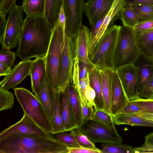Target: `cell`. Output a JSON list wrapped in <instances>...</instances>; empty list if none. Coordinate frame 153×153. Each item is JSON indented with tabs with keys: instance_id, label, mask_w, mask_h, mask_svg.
Segmentation results:
<instances>
[{
	"instance_id": "1",
	"label": "cell",
	"mask_w": 153,
	"mask_h": 153,
	"mask_svg": "<svg viewBox=\"0 0 153 153\" xmlns=\"http://www.w3.org/2000/svg\"><path fill=\"white\" fill-rule=\"evenodd\" d=\"M52 35L51 30L44 16H26L16 56L22 60L44 57L47 52Z\"/></svg>"
},
{
	"instance_id": "2",
	"label": "cell",
	"mask_w": 153,
	"mask_h": 153,
	"mask_svg": "<svg viewBox=\"0 0 153 153\" xmlns=\"http://www.w3.org/2000/svg\"><path fill=\"white\" fill-rule=\"evenodd\" d=\"M68 149L52 135L17 134L0 140V153H68Z\"/></svg>"
},
{
	"instance_id": "3",
	"label": "cell",
	"mask_w": 153,
	"mask_h": 153,
	"mask_svg": "<svg viewBox=\"0 0 153 153\" xmlns=\"http://www.w3.org/2000/svg\"><path fill=\"white\" fill-rule=\"evenodd\" d=\"M66 20L61 13L58 22L52 31L47 52L44 57L46 74L51 89L54 94L59 92L63 52L65 44Z\"/></svg>"
},
{
	"instance_id": "4",
	"label": "cell",
	"mask_w": 153,
	"mask_h": 153,
	"mask_svg": "<svg viewBox=\"0 0 153 153\" xmlns=\"http://www.w3.org/2000/svg\"><path fill=\"white\" fill-rule=\"evenodd\" d=\"M121 27L115 25L108 28L89 55L91 62L97 68L114 70L115 51Z\"/></svg>"
},
{
	"instance_id": "5",
	"label": "cell",
	"mask_w": 153,
	"mask_h": 153,
	"mask_svg": "<svg viewBox=\"0 0 153 153\" xmlns=\"http://www.w3.org/2000/svg\"><path fill=\"white\" fill-rule=\"evenodd\" d=\"M13 89L24 112L43 130L51 134V124L41 101L35 95L26 88L16 87Z\"/></svg>"
},
{
	"instance_id": "6",
	"label": "cell",
	"mask_w": 153,
	"mask_h": 153,
	"mask_svg": "<svg viewBox=\"0 0 153 153\" xmlns=\"http://www.w3.org/2000/svg\"><path fill=\"white\" fill-rule=\"evenodd\" d=\"M140 54L134 29L123 25L119 31L115 51L114 70L133 64Z\"/></svg>"
},
{
	"instance_id": "7",
	"label": "cell",
	"mask_w": 153,
	"mask_h": 153,
	"mask_svg": "<svg viewBox=\"0 0 153 153\" xmlns=\"http://www.w3.org/2000/svg\"><path fill=\"white\" fill-rule=\"evenodd\" d=\"M78 128L94 143L122 144L123 139L117 131H113L92 119L83 121Z\"/></svg>"
},
{
	"instance_id": "8",
	"label": "cell",
	"mask_w": 153,
	"mask_h": 153,
	"mask_svg": "<svg viewBox=\"0 0 153 153\" xmlns=\"http://www.w3.org/2000/svg\"><path fill=\"white\" fill-rule=\"evenodd\" d=\"M23 11L22 6L16 5L9 12L2 47L10 50L16 47L24 22Z\"/></svg>"
},
{
	"instance_id": "9",
	"label": "cell",
	"mask_w": 153,
	"mask_h": 153,
	"mask_svg": "<svg viewBox=\"0 0 153 153\" xmlns=\"http://www.w3.org/2000/svg\"><path fill=\"white\" fill-rule=\"evenodd\" d=\"M76 40L65 33L59 85V93H62L64 91L70 80L73 79L76 56Z\"/></svg>"
},
{
	"instance_id": "10",
	"label": "cell",
	"mask_w": 153,
	"mask_h": 153,
	"mask_svg": "<svg viewBox=\"0 0 153 153\" xmlns=\"http://www.w3.org/2000/svg\"><path fill=\"white\" fill-rule=\"evenodd\" d=\"M85 4L84 0H63L62 6L66 20L65 32L75 40L82 24Z\"/></svg>"
},
{
	"instance_id": "11",
	"label": "cell",
	"mask_w": 153,
	"mask_h": 153,
	"mask_svg": "<svg viewBox=\"0 0 153 153\" xmlns=\"http://www.w3.org/2000/svg\"><path fill=\"white\" fill-rule=\"evenodd\" d=\"M116 70L128 100L139 98L137 68L131 64L120 67Z\"/></svg>"
},
{
	"instance_id": "12",
	"label": "cell",
	"mask_w": 153,
	"mask_h": 153,
	"mask_svg": "<svg viewBox=\"0 0 153 153\" xmlns=\"http://www.w3.org/2000/svg\"><path fill=\"white\" fill-rule=\"evenodd\" d=\"M48 136L51 135L39 127L25 113L15 124L5 129L0 133V140L15 134Z\"/></svg>"
},
{
	"instance_id": "13",
	"label": "cell",
	"mask_w": 153,
	"mask_h": 153,
	"mask_svg": "<svg viewBox=\"0 0 153 153\" xmlns=\"http://www.w3.org/2000/svg\"><path fill=\"white\" fill-rule=\"evenodd\" d=\"M33 60H22L11 69L0 82V88L8 90L13 88L20 84L27 76L29 75Z\"/></svg>"
},
{
	"instance_id": "14",
	"label": "cell",
	"mask_w": 153,
	"mask_h": 153,
	"mask_svg": "<svg viewBox=\"0 0 153 153\" xmlns=\"http://www.w3.org/2000/svg\"><path fill=\"white\" fill-rule=\"evenodd\" d=\"M114 0H88L85 2L84 12L92 27L100 18L105 16Z\"/></svg>"
},
{
	"instance_id": "15",
	"label": "cell",
	"mask_w": 153,
	"mask_h": 153,
	"mask_svg": "<svg viewBox=\"0 0 153 153\" xmlns=\"http://www.w3.org/2000/svg\"><path fill=\"white\" fill-rule=\"evenodd\" d=\"M129 100L125 93L116 70L113 73L111 94V115L114 116L119 113Z\"/></svg>"
},
{
	"instance_id": "16",
	"label": "cell",
	"mask_w": 153,
	"mask_h": 153,
	"mask_svg": "<svg viewBox=\"0 0 153 153\" xmlns=\"http://www.w3.org/2000/svg\"><path fill=\"white\" fill-rule=\"evenodd\" d=\"M133 64L138 68L139 94L153 76V59L140 53Z\"/></svg>"
},
{
	"instance_id": "17",
	"label": "cell",
	"mask_w": 153,
	"mask_h": 153,
	"mask_svg": "<svg viewBox=\"0 0 153 153\" xmlns=\"http://www.w3.org/2000/svg\"><path fill=\"white\" fill-rule=\"evenodd\" d=\"M46 74L44 57L36 58L33 60L29 74L31 87L32 92L40 101L42 83Z\"/></svg>"
},
{
	"instance_id": "18",
	"label": "cell",
	"mask_w": 153,
	"mask_h": 153,
	"mask_svg": "<svg viewBox=\"0 0 153 153\" xmlns=\"http://www.w3.org/2000/svg\"><path fill=\"white\" fill-rule=\"evenodd\" d=\"M124 5V0H114L110 10L105 15L100 28L96 36L88 43L89 55L91 54L100 39L107 30L111 22L114 18L119 16L120 12Z\"/></svg>"
},
{
	"instance_id": "19",
	"label": "cell",
	"mask_w": 153,
	"mask_h": 153,
	"mask_svg": "<svg viewBox=\"0 0 153 153\" xmlns=\"http://www.w3.org/2000/svg\"><path fill=\"white\" fill-rule=\"evenodd\" d=\"M89 33L88 28L81 25L78 30L76 40V55L79 61L94 65L90 59L88 53Z\"/></svg>"
},
{
	"instance_id": "20",
	"label": "cell",
	"mask_w": 153,
	"mask_h": 153,
	"mask_svg": "<svg viewBox=\"0 0 153 153\" xmlns=\"http://www.w3.org/2000/svg\"><path fill=\"white\" fill-rule=\"evenodd\" d=\"M69 85L62 93V97L60 103L61 112L65 131H71L78 128L73 115L69 97Z\"/></svg>"
},
{
	"instance_id": "21",
	"label": "cell",
	"mask_w": 153,
	"mask_h": 153,
	"mask_svg": "<svg viewBox=\"0 0 153 153\" xmlns=\"http://www.w3.org/2000/svg\"><path fill=\"white\" fill-rule=\"evenodd\" d=\"M54 99L55 94L51 89L46 74L42 83L40 92V101L51 124L53 114Z\"/></svg>"
},
{
	"instance_id": "22",
	"label": "cell",
	"mask_w": 153,
	"mask_h": 153,
	"mask_svg": "<svg viewBox=\"0 0 153 153\" xmlns=\"http://www.w3.org/2000/svg\"><path fill=\"white\" fill-rule=\"evenodd\" d=\"M89 85L95 91L96 96L94 102L96 105L95 109L104 110L105 103L102 91V80L100 69L95 67L89 72Z\"/></svg>"
},
{
	"instance_id": "23",
	"label": "cell",
	"mask_w": 153,
	"mask_h": 153,
	"mask_svg": "<svg viewBox=\"0 0 153 153\" xmlns=\"http://www.w3.org/2000/svg\"><path fill=\"white\" fill-rule=\"evenodd\" d=\"M114 70L109 69H100L102 91L105 103L104 111L111 115L112 82Z\"/></svg>"
},
{
	"instance_id": "24",
	"label": "cell",
	"mask_w": 153,
	"mask_h": 153,
	"mask_svg": "<svg viewBox=\"0 0 153 153\" xmlns=\"http://www.w3.org/2000/svg\"><path fill=\"white\" fill-rule=\"evenodd\" d=\"M138 113H118L113 116L114 123L153 127V121L139 116Z\"/></svg>"
},
{
	"instance_id": "25",
	"label": "cell",
	"mask_w": 153,
	"mask_h": 153,
	"mask_svg": "<svg viewBox=\"0 0 153 153\" xmlns=\"http://www.w3.org/2000/svg\"><path fill=\"white\" fill-rule=\"evenodd\" d=\"M45 1L44 16L52 31L58 22L63 0H45Z\"/></svg>"
},
{
	"instance_id": "26",
	"label": "cell",
	"mask_w": 153,
	"mask_h": 153,
	"mask_svg": "<svg viewBox=\"0 0 153 153\" xmlns=\"http://www.w3.org/2000/svg\"><path fill=\"white\" fill-rule=\"evenodd\" d=\"M135 33L136 44L140 53L152 57L153 55V30Z\"/></svg>"
},
{
	"instance_id": "27",
	"label": "cell",
	"mask_w": 153,
	"mask_h": 153,
	"mask_svg": "<svg viewBox=\"0 0 153 153\" xmlns=\"http://www.w3.org/2000/svg\"><path fill=\"white\" fill-rule=\"evenodd\" d=\"M69 91L70 102L73 115L79 128L83 122L82 108L79 95L75 87L73 79L69 83Z\"/></svg>"
},
{
	"instance_id": "28",
	"label": "cell",
	"mask_w": 153,
	"mask_h": 153,
	"mask_svg": "<svg viewBox=\"0 0 153 153\" xmlns=\"http://www.w3.org/2000/svg\"><path fill=\"white\" fill-rule=\"evenodd\" d=\"M22 7L27 16L36 17L44 16L45 0H23Z\"/></svg>"
},
{
	"instance_id": "29",
	"label": "cell",
	"mask_w": 153,
	"mask_h": 153,
	"mask_svg": "<svg viewBox=\"0 0 153 153\" xmlns=\"http://www.w3.org/2000/svg\"><path fill=\"white\" fill-rule=\"evenodd\" d=\"M58 93L55 94L54 107L52 126L53 131L52 134L65 132L62 119L60 101V94Z\"/></svg>"
},
{
	"instance_id": "30",
	"label": "cell",
	"mask_w": 153,
	"mask_h": 153,
	"mask_svg": "<svg viewBox=\"0 0 153 153\" xmlns=\"http://www.w3.org/2000/svg\"><path fill=\"white\" fill-rule=\"evenodd\" d=\"M119 17L123 25L133 28L139 23L137 16L131 6H124L120 12Z\"/></svg>"
},
{
	"instance_id": "31",
	"label": "cell",
	"mask_w": 153,
	"mask_h": 153,
	"mask_svg": "<svg viewBox=\"0 0 153 153\" xmlns=\"http://www.w3.org/2000/svg\"><path fill=\"white\" fill-rule=\"evenodd\" d=\"M92 119L95 120L114 131H117L113 116L104 110L94 109Z\"/></svg>"
},
{
	"instance_id": "32",
	"label": "cell",
	"mask_w": 153,
	"mask_h": 153,
	"mask_svg": "<svg viewBox=\"0 0 153 153\" xmlns=\"http://www.w3.org/2000/svg\"><path fill=\"white\" fill-rule=\"evenodd\" d=\"M131 6L137 16L139 23L153 20V4Z\"/></svg>"
},
{
	"instance_id": "33",
	"label": "cell",
	"mask_w": 153,
	"mask_h": 153,
	"mask_svg": "<svg viewBox=\"0 0 153 153\" xmlns=\"http://www.w3.org/2000/svg\"><path fill=\"white\" fill-rule=\"evenodd\" d=\"M102 153H134V148L130 146L112 143L101 145Z\"/></svg>"
},
{
	"instance_id": "34",
	"label": "cell",
	"mask_w": 153,
	"mask_h": 153,
	"mask_svg": "<svg viewBox=\"0 0 153 153\" xmlns=\"http://www.w3.org/2000/svg\"><path fill=\"white\" fill-rule=\"evenodd\" d=\"M14 103L13 94L7 90L0 88V111L11 109Z\"/></svg>"
},
{
	"instance_id": "35",
	"label": "cell",
	"mask_w": 153,
	"mask_h": 153,
	"mask_svg": "<svg viewBox=\"0 0 153 153\" xmlns=\"http://www.w3.org/2000/svg\"><path fill=\"white\" fill-rule=\"evenodd\" d=\"M71 134L75 137L79 145L83 147L97 149L94 143L90 140L88 137L82 132L79 129L76 128L71 131Z\"/></svg>"
},
{
	"instance_id": "36",
	"label": "cell",
	"mask_w": 153,
	"mask_h": 153,
	"mask_svg": "<svg viewBox=\"0 0 153 153\" xmlns=\"http://www.w3.org/2000/svg\"><path fill=\"white\" fill-rule=\"evenodd\" d=\"M55 134L53 137L56 140L69 148L82 147L78 143L74 136L71 133L68 134L63 132Z\"/></svg>"
},
{
	"instance_id": "37",
	"label": "cell",
	"mask_w": 153,
	"mask_h": 153,
	"mask_svg": "<svg viewBox=\"0 0 153 153\" xmlns=\"http://www.w3.org/2000/svg\"><path fill=\"white\" fill-rule=\"evenodd\" d=\"M16 56L14 52L2 47L0 52V62L12 68L16 58Z\"/></svg>"
},
{
	"instance_id": "38",
	"label": "cell",
	"mask_w": 153,
	"mask_h": 153,
	"mask_svg": "<svg viewBox=\"0 0 153 153\" xmlns=\"http://www.w3.org/2000/svg\"><path fill=\"white\" fill-rule=\"evenodd\" d=\"M135 153L153 152V132L149 134L145 137V142L140 147L134 149Z\"/></svg>"
},
{
	"instance_id": "39",
	"label": "cell",
	"mask_w": 153,
	"mask_h": 153,
	"mask_svg": "<svg viewBox=\"0 0 153 153\" xmlns=\"http://www.w3.org/2000/svg\"><path fill=\"white\" fill-rule=\"evenodd\" d=\"M134 102L141 110L142 111L153 112V100L139 98L131 100Z\"/></svg>"
},
{
	"instance_id": "40",
	"label": "cell",
	"mask_w": 153,
	"mask_h": 153,
	"mask_svg": "<svg viewBox=\"0 0 153 153\" xmlns=\"http://www.w3.org/2000/svg\"><path fill=\"white\" fill-rule=\"evenodd\" d=\"M81 105L83 121L91 120L94 110V107L90 106L88 104Z\"/></svg>"
},
{
	"instance_id": "41",
	"label": "cell",
	"mask_w": 153,
	"mask_h": 153,
	"mask_svg": "<svg viewBox=\"0 0 153 153\" xmlns=\"http://www.w3.org/2000/svg\"><path fill=\"white\" fill-rule=\"evenodd\" d=\"M135 33L153 30V20L140 23L133 28Z\"/></svg>"
},
{
	"instance_id": "42",
	"label": "cell",
	"mask_w": 153,
	"mask_h": 153,
	"mask_svg": "<svg viewBox=\"0 0 153 153\" xmlns=\"http://www.w3.org/2000/svg\"><path fill=\"white\" fill-rule=\"evenodd\" d=\"M142 112L140 107L132 100L128 101L119 113H134Z\"/></svg>"
},
{
	"instance_id": "43",
	"label": "cell",
	"mask_w": 153,
	"mask_h": 153,
	"mask_svg": "<svg viewBox=\"0 0 153 153\" xmlns=\"http://www.w3.org/2000/svg\"><path fill=\"white\" fill-rule=\"evenodd\" d=\"M153 92V76L139 93V97L148 99Z\"/></svg>"
},
{
	"instance_id": "44",
	"label": "cell",
	"mask_w": 153,
	"mask_h": 153,
	"mask_svg": "<svg viewBox=\"0 0 153 153\" xmlns=\"http://www.w3.org/2000/svg\"><path fill=\"white\" fill-rule=\"evenodd\" d=\"M85 96L88 105L93 106L94 108L96 109V106L94 102L96 96V93L94 90L89 85L86 89Z\"/></svg>"
},
{
	"instance_id": "45",
	"label": "cell",
	"mask_w": 153,
	"mask_h": 153,
	"mask_svg": "<svg viewBox=\"0 0 153 153\" xmlns=\"http://www.w3.org/2000/svg\"><path fill=\"white\" fill-rule=\"evenodd\" d=\"M105 16L99 18L92 27V29L90 32L89 43L96 36L100 28Z\"/></svg>"
},
{
	"instance_id": "46",
	"label": "cell",
	"mask_w": 153,
	"mask_h": 153,
	"mask_svg": "<svg viewBox=\"0 0 153 153\" xmlns=\"http://www.w3.org/2000/svg\"><path fill=\"white\" fill-rule=\"evenodd\" d=\"M95 67L96 66L94 65H88L79 61V80L85 77L88 73H89L91 70Z\"/></svg>"
},
{
	"instance_id": "47",
	"label": "cell",
	"mask_w": 153,
	"mask_h": 153,
	"mask_svg": "<svg viewBox=\"0 0 153 153\" xmlns=\"http://www.w3.org/2000/svg\"><path fill=\"white\" fill-rule=\"evenodd\" d=\"M68 153H102L99 149H94L83 147L69 148Z\"/></svg>"
},
{
	"instance_id": "48",
	"label": "cell",
	"mask_w": 153,
	"mask_h": 153,
	"mask_svg": "<svg viewBox=\"0 0 153 153\" xmlns=\"http://www.w3.org/2000/svg\"><path fill=\"white\" fill-rule=\"evenodd\" d=\"M5 15L4 13H0V42L1 44L3 41L7 24Z\"/></svg>"
},
{
	"instance_id": "49",
	"label": "cell",
	"mask_w": 153,
	"mask_h": 153,
	"mask_svg": "<svg viewBox=\"0 0 153 153\" xmlns=\"http://www.w3.org/2000/svg\"><path fill=\"white\" fill-rule=\"evenodd\" d=\"M16 0H4L2 7L0 8V13L6 15L16 4Z\"/></svg>"
},
{
	"instance_id": "50",
	"label": "cell",
	"mask_w": 153,
	"mask_h": 153,
	"mask_svg": "<svg viewBox=\"0 0 153 153\" xmlns=\"http://www.w3.org/2000/svg\"><path fill=\"white\" fill-rule=\"evenodd\" d=\"M153 4V0H124V6Z\"/></svg>"
},
{
	"instance_id": "51",
	"label": "cell",
	"mask_w": 153,
	"mask_h": 153,
	"mask_svg": "<svg viewBox=\"0 0 153 153\" xmlns=\"http://www.w3.org/2000/svg\"><path fill=\"white\" fill-rule=\"evenodd\" d=\"M11 69L10 68L5 64L0 62V76H5Z\"/></svg>"
},
{
	"instance_id": "52",
	"label": "cell",
	"mask_w": 153,
	"mask_h": 153,
	"mask_svg": "<svg viewBox=\"0 0 153 153\" xmlns=\"http://www.w3.org/2000/svg\"><path fill=\"white\" fill-rule=\"evenodd\" d=\"M138 114L139 116L143 117L153 121V112L143 111Z\"/></svg>"
},
{
	"instance_id": "53",
	"label": "cell",
	"mask_w": 153,
	"mask_h": 153,
	"mask_svg": "<svg viewBox=\"0 0 153 153\" xmlns=\"http://www.w3.org/2000/svg\"><path fill=\"white\" fill-rule=\"evenodd\" d=\"M4 0H0V8L3 5Z\"/></svg>"
},
{
	"instance_id": "54",
	"label": "cell",
	"mask_w": 153,
	"mask_h": 153,
	"mask_svg": "<svg viewBox=\"0 0 153 153\" xmlns=\"http://www.w3.org/2000/svg\"><path fill=\"white\" fill-rule=\"evenodd\" d=\"M148 99L150 100H153V92L150 96V97L148 99Z\"/></svg>"
},
{
	"instance_id": "55",
	"label": "cell",
	"mask_w": 153,
	"mask_h": 153,
	"mask_svg": "<svg viewBox=\"0 0 153 153\" xmlns=\"http://www.w3.org/2000/svg\"><path fill=\"white\" fill-rule=\"evenodd\" d=\"M152 58L153 59V56H152Z\"/></svg>"
}]
</instances>
